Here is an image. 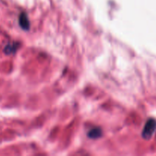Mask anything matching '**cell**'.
Wrapping results in <instances>:
<instances>
[{
	"label": "cell",
	"mask_w": 156,
	"mask_h": 156,
	"mask_svg": "<svg viewBox=\"0 0 156 156\" xmlns=\"http://www.w3.org/2000/svg\"><path fill=\"white\" fill-rule=\"evenodd\" d=\"M19 24L24 30H28L30 27L28 18L25 13H21L19 17Z\"/></svg>",
	"instance_id": "cell-2"
},
{
	"label": "cell",
	"mask_w": 156,
	"mask_h": 156,
	"mask_svg": "<svg viewBox=\"0 0 156 156\" xmlns=\"http://www.w3.org/2000/svg\"><path fill=\"white\" fill-rule=\"evenodd\" d=\"M156 129V120L154 119H149L146 122L145 127L143 131V138L150 139L152 136Z\"/></svg>",
	"instance_id": "cell-1"
},
{
	"label": "cell",
	"mask_w": 156,
	"mask_h": 156,
	"mask_svg": "<svg viewBox=\"0 0 156 156\" xmlns=\"http://www.w3.org/2000/svg\"><path fill=\"white\" fill-rule=\"evenodd\" d=\"M88 136L91 139H97L101 136V130L100 128H94L89 131Z\"/></svg>",
	"instance_id": "cell-3"
}]
</instances>
